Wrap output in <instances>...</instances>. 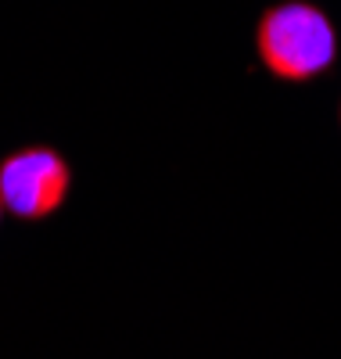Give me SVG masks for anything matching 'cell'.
<instances>
[{
	"mask_svg": "<svg viewBox=\"0 0 341 359\" xmlns=\"http://www.w3.org/2000/svg\"><path fill=\"white\" fill-rule=\"evenodd\" d=\"M337 118H341V108H337Z\"/></svg>",
	"mask_w": 341,
	"mask_h": 359,
	"instance_id": "277c9868",
	"label": "cell"
},
{
	"mask_svg": "<svg viewBox=\"0 0 341 359\" xmlns=\"http://www.w3.org/2000/svg\"><path fill=\"white\" fill-rule=\"evenodd\" d=\"M0 219H4V201H0Z\"/></svg>",
	"mask_w": 341,
	"mask_h": 359,
	"instance_id": "3957f363",
	"label": "cell"
},
{
	"mask_svg": "<svg viewBox=\"0 0 341 359\" xmlns=\"http://www.w3.org/2000/svg\"><path fill=\"white\" fill-rule=\"evenodd\" d=\"M72 191V169L65 155L47 144H29L0 162V201L25 223L51 219Z\"/></svg>",
	"mask_w": 341,
	"mask_h": 359,
	"instance_id": "7a4b0ae2",
	"label": "cell"
},
{
	"mask_svg": "<svg viewBox=\"0 0 341 359\" xmlns=\"http://www.w3.org/2000/svg\"><path fill=\"white\" fill-rule=\"evenodd\" d=\"M255 50L269 76L284 83H309L334 65L337 36L316 4L288 0L262 11L255 25Z\"/></svg>",
	"mask_w": 341,
	"mask_h": 359,
	"instance_id": "6da1fadb",
	"label": "cell"
}]
</instances>
